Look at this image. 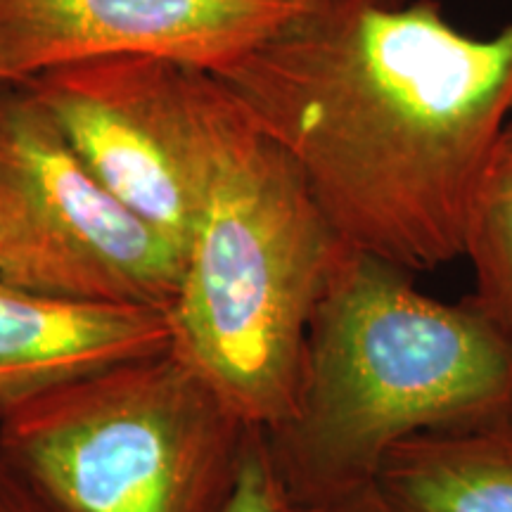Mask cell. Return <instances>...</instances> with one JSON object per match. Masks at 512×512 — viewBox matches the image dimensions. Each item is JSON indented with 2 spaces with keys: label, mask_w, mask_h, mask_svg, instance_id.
Returning <instances> with one entry per match:
<instances>
[{
  "label": "cell",
  "mask_w": 512,
  "mask_h": 512,
  "mask_svg": "<svg viewBox=\"0 0 512 512\" xmlns=\"http://www.w3.org/2000/svg\"><path fill=\"white\" fill-rule=\"evenodd\" d=\"M211 76L292 159L344 245L408 273L463 256L512 121V22L479 38L434 0H311Z\"/></svg>",
  "instance_id": "cell-1"
},
{
  "label": "cell",
  "mask_w": 512,
  "mask_h": 512,
  "mask_svg": "<svg viewBox=\"0 0 512 512\" xmlns=\"http://www.w3.org/2000/svg\"><path fill=\"white\" fill-rule=\"evenodd\" d=\"M512 432V342L467 297L446 304L411 273L344 245L313 311L297 394L264 430L297 510L375 486L418 434Z\"/></svg>",
  "instance_id": "cell-2"
},
{
  "label": "cell",
  "mask_w": 512,
  "mask_h": 512,
  "mask_svg": "<svg viewBox=\"0 0 512 512\" xmlns=\"http://www.w3.org/2000/svg\"><path fill=\"white\" fill-rule=\"evenodd\" d=\"M339 247L292 159L226 91L169 306V349L247 425L273 430L290 413L306 332Z\"/></svg>",
  "instance_id": "cell-3"
},
{
  "label": "cell",
  "mask_w": 512,
  "mask_h": 512,
  "mask_svg": "<svg viewBox=\"0 0 512 512\" xmlns=\"http://www.w3.org/2000/svg\"><path fill=\"white\" fill-rule=\"evenodd\" d=\"M249 427L166 349L12 406L0 460L55 512H226Z\"/></svg>",
  "instance_id": "cell-4"
},
{
  "label": "cell",
  "mask_w": 512,
  "mask_h": 512,
  "mask_svg": "<svg viewBox=\"0 0 512 512\" xmlns=\"http://www.w3.org/2000/svg\"><path fill=\"white\" fill-rule=\"evenodd\" d=\"M183 254L126 209L22 86H0V280L169 311Z\"/></svg>",
  "instance_id": "cell-5"
},
{
  "label": "cell",
  "mask_w": 512,
  "mask_h": 512,
  "mask_svg": "<svg viewBox=\"0 0 512 512\" xmlns=\"http://www.w3.org/2000/svg\"><path fill=\"white\" fill-rule=\"evenodd\" d=\"M117 200L185 256L207 190L226 91L155 57H107L19 83Z\"/></svg>",
  "instance_id": "cell-6"
},
{
  "label": "cell",
  "mask_w": 512,
  "mask_h": 512,
  "mask_svg": "<svg viewBox=\"0 0 512 512\" xmlns=\"http://www.w3.org/2000/svg\"><path fill=\"white\" fill-rule=\"evenodd\" d=\"M311 0H0V86L67 64L155 57L221 74Z\"/></svg>",
  "instance_id": "cell-7"
},
{
  "label": "cell",
  "mask_w": 512,
  "mask_h": 512,
  "mask_svg": "<svg viewBox=\"0 0 512 512\" xmlns=\"http://www.w3.org/2000/svg\"><path fill=\"white\" fill-rule=\"evenodd\" d=\"M169 311L88 302L0 280V415L79 377L164 354Z\"/></svg>",
  "instance_id": "cell-8"
},
{
  "label": "cell",
  "mask_w": 512,
  "mask_h": 512,
  "mask_svg": "<svg viewBox=\"0 0 512 512\" xmlns=\"http://www.w3.org/2000/svg\"><path fill=\"white\" fill-rule=\"evenodd\" d=\"M375 486L399 512H512V432L418 434L384 456Z\"/></svg>",
  "instance_id": "cell-9"
},
{
  "label": "cell",
  "mask_w": 512,
  "mask_h": 512,
  "mask_svg": "<svg viewBox=\"0 0 512 512\" xmlns=\"http://www.w3.org/2000/svg\"><path fill=\"white\" fill-rule=\"evenodd\" d=\"M475 304L512 342V121L486 166L465 226Z\"/></svg>",
  "instance_id": "cell-10"
},
{
  "label": "cell",
  "mask_w": 512,
  "mask_h": 512,
  "mask_svg": "<svg viewBox=\"0 0 512 512\" xmlns=\"http://www.w3.org/2000/svg\"><path fill=\"white\" fill-rule=\"evenodd\" d=\"M226 512H297L280 484L261 427H249L238 479Z\"/></svg>",
  "instance_id": "cell-11"
},
{
  "label": "cell",
  "mask_w": 512,
  "mask_h": 512,
  "mask_svg": "<svg viewBox=\"0 0 512 512\" xmlns=\"http://www.w3.org/2000/svg\"><path fill=\"white\" fill-rule=\"evenodd\" d=\"M0 512H55L22 477L0 460Z\"/></svg>",
  "instance_id": "cell-12"
},
{
  "label": "cell",
  "mask_w": 512,
  "mask_h": 512,
  "mask_svg": "<svg viewBox=\"0 0 512 512\" xmlns=\"http://www.w3.org/2000/svg\"><path fill=\"white\" fill-rule=\"evenodd\" d=\"M297 512H399V510H396L394 505L380 494V491H377V486H370V489L358 491V494L342 498V501L320 505V508L297 510Z\"/></svg>",
  "instance_id": "cell-13"
},
{
  "label": "cell",
  "mask_w": 512,
  "mask_h": 512,
  "mask_svg": "<svg viewBox=\"0 0 512 512\" xmlns=\"http://www.w3.org/2000/svg\"><path fill=\"white\" fill-rule=\"evenodd\" d=\"M373 3H380V5H406V3H413V0H373Z\"/></svg>",
  "instance_id": "cell-14"
}]
</instances>
